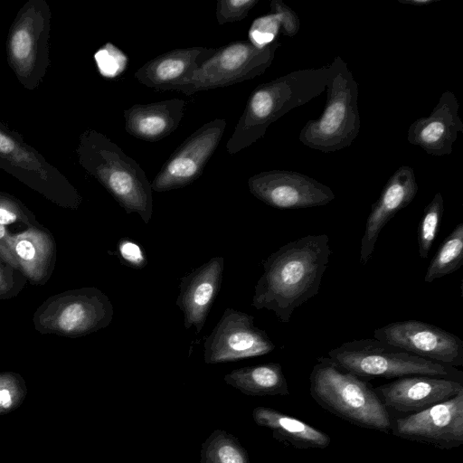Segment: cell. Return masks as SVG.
Here are the masks:
<instances>
[{"label":"cell","instance_id":"obj_1","mask_svg":"<svg viewBox=\"0 0 463 463\" xmlns=\"http://www.w3.org/2000/svg\"><path fill=\"white\" fill-rule=\"evenodd\" d=\"M331 253L326 234L307 235L279 248L262 263L252 307L289 322L294 310L318 293Z\"/></svg>","mask_w":463,"mask_h":463},{"label":"cell","instance_id":"obj_2","mask_svg":"<svg viewBox=\"0 0 463 463\" xmlns=\"http://www.w3.org/2000/svg\"><path fill=\"white\" fill-rule=\"evenodd\" d=\"M337 68V58L329 65L302 69L258 85L226 143L227 152L236 154L261 138L269 126L293 109L311 101L326 90Z\"/></svg>","mask_w":463,"mask_h":463},{"label":"cell","instance_id":"obj_3","mask_svg":"<svg viewBox=\"0 0 463 463\" xmlns=\"http://www.w3.org/2000/svg\"><path fill=\"white\" fill-rule=\"evenodd\" d=\"M309 392L324 410L360 428L390 433L391 411L372 384L329 357H318L309 375Z\"/></svg>","mask_w":463,"mask_h":463},{"label":"cell","instance_id":"obj_4","mask_svg":"<svg viewBox=\"0 0 463 463\" xmlns=\"http://www.w3.org/2000/svg\"><path fill=\"white\" fill-rule=\"evenodd\" d=\"M327 354L338 365L366 381L429 375L463 383V372L458 368L424 359L374 338L343 343Z\"/></svg>","mask_w":463,"mask_h":463},{"label":"cell","instance_id":"obj_5","mask_svg":"<svg viewBox=\"0 0 463 463\" xmlns=\"http://www.w3.org/2000/svg\"><path fill=\"white\" fill-rule=\"evenodd\" d=\"M335 73L329 80L326 101L321 116L308 120L298 139L307 147L332 153L352 145L361 129L358 110V84L339 56Z\"/></svg>","mask_w":463,"mask_h":463},{"label":"cell","instance_id":"obj_6","mask_svg":"<svg viewBox=\"0 0 463 463\" xmlns=\"http://www.w3.org/2000/svg\"><path fill=\"white\" fill-rule=\"evenodd\" d=\"M91 172L126 211L148 223L153 213L151 183L135 159L107 137L92 133L87 141Z\"/></svg>","mask_w":463,"mask_h":463},{"label":"cell","instance_id":"obj_7","mask_svg":"<svg viewBox=\"0 0 463 463\" xmlns=\"http://www.w3.org/2000/svg\"><path fill=\"white\" fill-rule=\"evenodd\" d=\"M279 46V40L262 48L253 45L249 40H241L214 48L213 54L195 71L169 90L189 96L252 80L271 65Z\"/></svg>","mask_w":463,"mask_h":463},{"label":"cell","instance_id":"obj_8","mask_svg":"<svg viewBox=\"0 0 463 463\" xmlns=\"http://www.w3.org/2000/svg\"><path fill=\"white\" fill-rule=\"evenodd\" d=\"M390 433L441 449L460 447L463 444V392L418 412L392 416Z\"/></svg>","mask_w":463,"mask_h":463},{"label":"cell","instance_id":"obj_9","mask_svg":"<svg viewBox=\"0 0 463 463\" xmlns=\"http://www.w3.org/2000/svg\"><path fill=\"white\" fill-rule=\"evenodd\" d=\"M207 364L267 354L275 349L267 333L254 325V317L227 307L203 344Z\"/></svg>","mask_w":463,"mask_h":463},{"label":"cell","instance_id":"obj_10","mask_svg":"<svg viewBox=\"0 0 463 463\" xmlns=\"http://www.w3.org/2000/svg\"><path fill=\"white\" fill-rule=\"evenodd\" d=\"M374 339L424 359L451 366H463V341L434 325L404 320L390 323L373 332Z\"/></svg>","mask_w":463,"mask_h":463},{"label":"cell","instance_id":"obj_11","mask_svg":"<svg viewBox=\"0 0 463 463\" xmlns=\"http://www.w3.org/2000/svg\"><path fill=\"white\" fill-rule=\"evenodd\" d=\"M226 125V119L216 118L189 136L162 165L151 183L152 191L179 189L197 180L217 148Z\"/></svg>","mask_w":463,"mask_h":463},{"label":"cell","instance_id":"obj_12","mask_svg":"<svg viewBox=\"0 0 463 463\" xmlns=\"http://www.w3.org/2000/svg\"><path fill=\"white\" fill-rule=\"evenodd\" d=\"M250 194L264 203L281 210H296L324 206L335 195L321 182L302 173L269 170L248 179Z\"/></svg>","mask_w":463,"mask_h":463},{"label":"cell","instance_id":"obj_13","mask_svg":"<svg viewBox=\"0 0 463 463\" xmlns=\"http://www.w3.org/2000/svg\"><path fill=\"white\" fill-rule=\"evenodd\" d=\"M374 390L389 411L409 414L463 392V383L437 376L410 375L381 384Z\"/></svg>","mask_w":463,"mask_h":463},{"label":"cell","instance_id":"obj_14","mask_svg":"<svg viewBox=\"0 0 463 463\" xmlns=\"http://www.w3.org/2000/svg\"><path fill=\"white\" fill-rule=\"evenodd\" d=\"M418 190L419 185L411 166H400L388 179L379 198L372 204L366 220L360 247L362 265H366L371 259L383 229L396 213L412 202Z\"/></svg>","mask_w":463,"mask_h":463},{"label":"cell","instance_id":"obj_15","mask_svg":"<svg viewBox=\"0 0 463 463\" xmlns=\"http://www.w3.org/2000/svg\"><path fill=\"white\" fill-rule=\"evenodd\" d=\"M458 109L456 95L449 90L444 91L429 116L419 118L410 125L408 142L431 156L451 154L458 134L463 133Z\"/></svg>","mask_w":463,"mask_h":463},{"label":"cell","instance_id":"obj_16","mask_svg":"<svg viewBox=\"0 0 463 463\" xmlns=\"http://www.w3.org/2000/svg\"><path fill=\"white\" fill-rule=\"evenodd\" d=\"M223 268L224 259L213 257L181 279L176 305L185 329L194 326L197 334L202 331L221 288Z\"/></svg>","mask_w":463,"mask_h":463},{"label":"cell","instance_id":"obj_17","mask_svg":"<svg viewBox=\"0 0 463 463\" xmlns=\"http://www.w3.org/2000/svg\"><path fill=\"white\" fill-rule=\"evenodd\" d=\"M213 51L214 48L200 46L171 50L146 61L134 77L147 88L157 91L169 90L195 71Z\"/></svg>","mask_w":463,"mask_h":463},{"label":"cell","instance_id":"obj_18","mask_svg":"<svg viewBox=\"0 0 463 463\" xmlns=\"http://www.w3.org/2000/svg\"><path fill=\"white\" fill-rule=\"evenodd\" d=\"M185 107L181 99L134 104L124 110L125 130L144 141H159L178 128Z\"/></svg>","mask_w":463,"mask_h":463},{"label":"cell","instance_id":"obj_19","mask_svg":"<svg viewBox=\"0 0 463 463\" xmlns=\"http://www.w3.org/2000/svg\"><path fill=\"white\" fill-rule=\"evenodd\" d=\"M251 415L258 426L272 432L273 438L296 449H326L331 443L326 432L275 409L258 406Z\"/></svg>","mask_w":463,"mask_h":463},{"label":"cell","instance_id":"obj_20","mask_svg":"<svg viewBox=\"0 0 463 463\" xmlns=\"http://www.w3.org/2000/svg\"><path fill=\"white\" fill-rule=\"evenodd\" d=\"M224 382L249 396H286L288 384L279 363H267L234 369L224 375Z\"/></svg>","mask_w":463,"mask_h":463},{"label":"cell","instance_id":"obj_21","mask_svg":"<svg viewBox=\"0 0 463 463\" xmlns=\"http://www.w3.org/2000/svg\"><path fill=\"white\" fill-rule=\"evenodd\" d=\"M463 262V222H459L444 239L430 260L424 281L430 283L457 271Z\"/></svg>","mask_w":463,"mask_h":463},{"label":"cell","instance_id":"obj_22","mask_svg":"<svg viewBox=\"0 0 463 463\" xmlns=\"http://www.w3.org/2000/svg\"><path fill=\"white\" fill-rule=\"evenodd\" d=\"M199 463H250L245 448L232 434L215 430L201 446Z\"/></svg>","mask_w":463,"mask_h":463},{"label":"cell","instance_id":"obj_23","mask_svg":"<svg viewBox=\"0 0 463 463\" xmlns=\"http://www.w3.org/2000/svg\"><path fill=\"white\" fill-rule=\"evenodd\" d=\"M444 212L442 194L438 192L423 210V214L418 227L419 255L426 259L438 234Z\"/></svg>","mask_w":463,"mask_h":463},{"label":"cell","instance_id":"obj_24","mask_svg":"<svg viewBox=\"0 0 463 463\" xmlns=\"http://www.w3.org/2000/svg\"><path fill=\"white\" fill-rule=\"evenodd\" d=\"M280 20L277 14H269L255 19L249 29V41L259 48L265 47L279 40Z\"/></svg>","mask_w":463,"mask_h":463},{"label":"cell","instance_id":"obj_25","mask_svg":"<svg viewBox=\"0 0 463 463\" xmlns=\"http://www.w3.org/2000/svg\"><path fill=\"white\" fill-rule=\"evenodd\" d=\"M101 75L115 78L128 67V56L111 43H106L94 55Z\"/></svg>","mask_w":463,"mask_h":463},{"label":"cell","instance_id":"obj_26","mask_svg":"<svg viewBox=\"0 0 463 463\" xmlns=\"http://www.w3.org/2000/svg\"><path fill=\"white\" fill-rule=\"evenodd\" d=\"M259 0H219L216 5V18L220 25L239 22L247 17Z\"/></svg>","mask_w":463,"mask_h":463},{"label":"cell","instance_id":"obj_27","mask_svg":"<svg viewBox=\"0 0 463 463\" xmlns=\"http://www.w3.org/2000/svg\"><path fill=\"white\" fill-rule=\"evenodd\" d=\"M270 12L277 14L280 20V33L294 37L299 31L300 20L298 14L280 0L270 2Z\"/></svg>","mask_w":463,"mask_h":463},{"label":"cell","instance_id":"obj_28","mask_svg":"<svg viewBox=\"0 0 463 463\" xmlns=\"http://www.w3.org/2000/svg\"><path fill=\"white\" fill-rule=\"evenodd\" d=\"M117 253L123 262L132 268L141 269L146 265V258L141 247L128 239L118 241Z\"/></svg>","mask_w":463,"mask_h":463},{"label":"cell","instance_id":"obj_29","mask_svg":"<svg viewBox=\"0 0 463 463\" xmlns=\"http://www.w3.org/2000/svg\"><path fill=\"white\" fill-rule=\"evenodd\" d=\"M31 37L27 31L18 30L12 38V51L15 58L24 60L31 52Z\"/></svg>","mask_w":463,"mask_h":463},{"label":"cell","instance_id":"obj_30","mask_svg":"<svg viewBox=\"0 0 463 463\" xmlns=\"http://www.w3.org/2000/svg\"><path fill=\"white\" fill-rule=\"evenodd\" d=\"M16 252L24 260H32L34 257L35 250L28 241H21L16 245Z\"/></svg>","mask_w":463,"mask_h":463},{"label":"cell","instance_id":"obj_31","mask_svg":"<svg viewBox=\"0 0 463 463\" xmlns=\"http://www.w3.org/2000/svg\"><path fill=\"white\" fill-rule=\"evenodd\" d=\"M14 149V142L3 133L0 132V152L10 153Z\"/></svg>","mask_w":463,"mask_h":463},{"label":"cell","instance_id":"obj_32","mask_svg":"<svg viewBox=\"0 0 463 463\" xmlns=\"http://www.w3.org/2000/svg\"><path fill=\"white\" fill-rule=\"evenodd\" d=\"M16 219V216L14 213L5 210V209H3V208H0V224H8V223H12L13 222H14Z\"/></svg>","mask_w":463,"mask_h":463},{"label":"cell","instance_id":"obj_33","mask_svg":"<svg viewBox=\"0 0 463 463\" xmlns=\"http://www.w3.org/2000/svg\"><path fill=\"white\" fill-rule=\"evenodd\" d=\"M402 4L413 5L416 6L426 5L435 2V0H398Z\"/></svg>","mask_w":463,"mask_h":463},{"label":"cell","instance_id":"obj_34","mask_svg":"<svg viewBox=\"0 0 463 463\" xmlns=\"http://www.w3.org/2000/svg\"><path fill=\"white\" fill-rule=\"evenodd\" d=\"M5 234V228L2 224H0V238H2Z\"/></svg>","mask_w":463,"mask_h":463}]
</instances>
